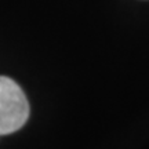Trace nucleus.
<instances>
[{"instance_id":"1","label":"nucleus","mask_w":149,"mask_h":149,"mask_svg":"<svg viewBox=\"0 0 149 149\" xmlns=\"http://www.w3.org/2000/svg\"><path fill=\"white\" fill-rule=\"evenodd\" d=\"M29 117V102L21 87L10 77L0 76V135L15 133Z\"/></svg>"}]
</instances>
